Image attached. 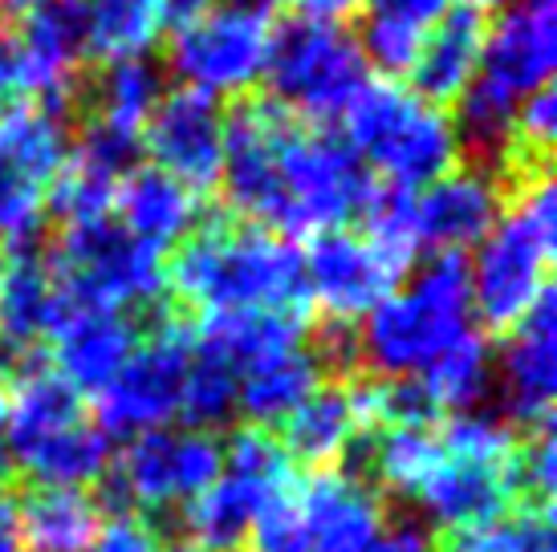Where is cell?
<instances>
[{"label":"cell","mask_w":557,"mask_h":552,"mask_svg":"<svg viewBox=\"0 0 557 552\" xmlns=\"http://www.w3.org/2000/svg\"><path fill=\"white\" fill-rule=\"evenodd\" d=\"M216 184L245 224L285 240L350 228L379 187L346 138L297 123L273 102H240L224 114Z\"/></svg>","instance_id":"obj_1"},{"label":"cell","mask_w":557,"mask_h":552,"mask_svg":"<svg viewBox=\"0 0 557 552\" xmlns=\"http://www.w3.org/2000/svg\"><path fill=\"white\" fill-rule=\"evenodd\" d=\"M168 289L203 317L281 313L301 322L310 309L297 244L245 219H212L191 231L168 264Z\"/></svg>","instance_id":"obj_2"},{"label":"cell","mask_w":557,"mask_h":552,"mask_svg":"<svg viewBox=\"0 0 557 552\" xmlns=\"http://www.w3.org/2000/svg\"><path fill=\"white\" fill-rule=\"evenodd\" d=\"M465 334H472L468 256H428L358 322L355 366L374 374V382L423 378Z\"/></svg>","instance_id":"obj_3"},{"label":"cell","mask_w":557,"mask_h":552,"mask_svg":"<svg viewBox=\"0 0 557 552\" xmlns=\"http://www.w3.org/2000/svg\"><path fill=\"white\" fill-rule=\"evenodd\" d=\"M554 179L549 171H529L505 200L493 231L476 244L468 261L472 317L493 334H509L529 309L549 292L554 268Z\"/></svg>","instance_id":"obj_4"},{"label":"cell","mask_w":557,"mask_h":552,"mask_svg":"<svg viewBox=\"0 0 557 552\" xmlns=\"http://www.w3.org/2000/svg\"><path fill=\"white\" fill-rule=\"evenodd\" d=\"M342 123L346 147L358 154V163L379 187L423 191L440 175L460 167L465 147L456 123L399 81H367V90L350 102Z\"/></svg>","instance_id":"obj_5"},{"label":"cell","mask_w":557,"mask_h":552,"mask_svg":"<svg viewBox=\"0 0 557 552\" xmlns=\"http://www.w3.org/2000/svg\"><path fill=\"white\" fill-rule=\"evenodd\" d=\"M371 81V65L358 37L342 21L294 16L273 33L264 70L269 102L306 126H330L342 118Z\"/></svg>","instance_id":"obj_6"},{"label":"cell","mask_w":557,"mask_h":552,"mask_svg":"<svg viewBox=\"0 0 557 552\" xmlns=\"http://www.w3.org/2000/svg\"><path fill=\"white\" fill-rule=\"evenodd\" d=\"M273 33L269 0H224L216 9L180 16L168 33V70L184 90L212 102H248V93L264 86Z\"/></svg>","instance_id":"obj_7"},{"label":"cell","mask_w":557,"mask_h":552,"mask_svg":"<svg viewBox=\"0 0 557 552\" xmlns=\"http://www.w3.org/2000/svg\"><path fill=\"white\" fill-rule=\"evenodd\" d=\"M49 256L74 305L131 313V309H156L168 292L163 252L135 240L114 215L65 224L62 240Z\"/></svg>","instance_id":"obj_8"},{"label":"cell","mask_w":557,"mask_h":552,"mask_svg":"<svg viewBox=\"0 0 557 552\" xmlns=\"http://www.w3.org/2000/svg\"><path fill=\"white\" fill-rule=\"evenodd\" d=\"M74 135L62 106L16 102L0 114V244H37L49 191L70 159Z\"/></svg>","instance_id":"obj_9"},{"label":"cell","mask_w":557,"mask_h":552,"mask_svg":"<svg viewBox=\"0 0 557 552\" xmlns=\"http://www.w3.org/2000/svg\"><path fill=\"white\" fill-rule=\"evenodd\" d=\"M191 334L171 317H159L139 338L126 366L98 394V430L107 439H139L168 427L184 406Z\"/></svg>","instance_id":"obj_10"},{"label":"cell","mask_w":557,"mask_h":552,"mask_svg":"<svg viewBox=\"0 0 557 552\" xmlns=\"http://www.w3.org/2000/svg\"><path fill=\"white\" fill-rule=\"evenodd\" d=\"M407 264L399 252L383 248L362 228H330L310 240L301 252L310 305L325 313V325L350 329L371 313L379 301L403 285Z\"/></svg>","instance_id":"obj_11"},{"label":"cell","mask_w":557,"mask_h":552,"mask_svg":"<svg viewBox=\"0 0 557 552\" xmlns=\"http://www.w3.org/2000/svg\"><path fill=\"white\" fill-rule=\"evenodd\" d=\"M220 467H224V443L216 435L191 427L147 430L139 439H131L123 460L114 463L135 512L139 507L147 512L143 520L200 500L220 479Z\"/></svg>","instance_id":"obj_12"},{"label":"cell","mask_w":557,"mask_h":552,"mask_svg":"<svg viewBox=\"0 0 557 552\" xmlns=\"http://www.w3.org/2000/svg\"><path fill=\"white\" fill-rule=\"evenodd\" d=\"M500 175L484 163H460L423 191H411V228L416 248L432 256H465L476 248L505 212Z\"/></svg>","instance_id":"obj_13"},{"label":"cell","mask_w":557,"mask_h":552,"mask_svg":"<svg viewBox=\"0 0 557 552\" xmlns=\"http://www.w3.org/2000/svg\"><path fill=\"white\" fill-rule=\"evenodd\" d=\"M557 21L549 4H509L496 21H484L476 81L512 106H525L533 93L554 90Z\"/></svg>","instance_id":"obj_14"},{"label":"cell","mask_w":557,"mask_h":552,"mask_svg":"<svg viewBox=\"0 0 557 552\" xmlns=\"http://www.w3.org/2000/svg\"><path fill=\"white\" fill-rule=\"evenodd\" d=\"M493 386H500V418L512 430L533 435L549 427L557 394L554 289L509 329L500 357H493Z\"/></svg>","instance_id":"obj_15"},{"label":"cell","mask_w":557,"mask_h":552,"mask_svg":"<svg viewBox=\"0 0 557 552\" xmlns=\"http://www.w3.org/2000/svg\"><path fill=\"white\" fill-rule=\"evenodd\" d=\"M139 147H147L151 167L180 179L191 191H208L220 179L224 159V110L196 90H163L159 106L143 126Z\"/></svg>","instance_id":"obj_16"},{"label":"cell","mask_w":557,"mask_h":552,"mask_svg":"<svg viewBox=\"0 0 557 552\" xmlns=\"http://www.w3.org/2000/svg\"><path fill=\"white\" fill-rule=\"evenodd\" d=\"M139 325L131 313L94 305H70L62 325L49 334V369L74 386L78 394H102L114 374L126 366V357L139 346Z\"/></svg>","instance_id":"obj_17"},{"label":"cell","mask_w":557,"mask_h":552,"mask_svg":"<svg viewBox=\"0 0 557 552\" xmlns=\"http://www.w3.org/2000/svg\"><path fill=\"white\" fill-rule=\"evenodd\" d=\"M70 305L49 252L37 244L0 248V346L37 353Z\"/></svg>","instance_id":"obj_18"},{"label":"cell","mask_w":557,"mask_h":552,"mask_svg":"<svg viewBox=\"0 0 557 552\" xmlns=\"http://www.w3.org/2000/svg\"><path fill=\"white\" fill-rule=\"evenodd\" d=\"M16 46L25 70V98L62 106V98L78 81V70L90 62L78 0H46L41 9H33L25 29L16 33Z\"/></svg>","instance_id":"obj_19"},{"label":"cell","mask_w":557,"mask_h":552,"mask_svg":"<svg viewBox=\"0 0 557 552\" xmlns=\"http://www.w3.org/2000/svg\"><path fill=\"white\" fill-rule=\"evenodd\" d=\"M444 451V447H440ZM509 463H484L465 460V455H440L435 472L423 479L416 491V504L432 516L444 532L456 528H480V524H496L512 504L509 479H505Z\"/></svg>","instance_id":"obj_20"},{"label":"cell","mask_w":557,"mask_h":552,"mask_svg":"<svg viewBox=\"0 0 557 552\" xmlns=\"http://www.w3.org/2000/svg\"><path fill=\"white\" fill-rule=\"evenodd\" d=\"M480 46H484V16L472 4H451L448 13L435 21L428 37L419 41L416 62L407 70L411 86L423 102L448 106L460 102L465 90L476 81L480 70Z\"/></svg>","instance_id":"obj_21"},{"label":"cell","mask_w":557,"mask_h":552,"mask_svg":"<svg viewBox=\"0 0 557 552\" xmlns=\"http://www.w3.org/2000/svg\"><path fill=\"white\" fill-rule=\"evenodd\" d=\"M110 212L135 240L156 252H171L200 228V191L156 167H135L123 175Z\"/></svg>","instance_id":"obj_22"},{"label":"cell","mask_w":557,"mask_h":552,"mask_svg":"<svg viewBox=\"0 0 557 552\" xmlns=\"http://www.w3.org/2000/svg\"><path fill=\"white\" fill-rule=\"evenodd\" d=\"M310 552H367L383 528V495L342 472H318L297 495Z\"/></svg>","instance_id":"obj_23"},{"label":"cell","mask_w":557,"mask_h":552,"mask_svg":"<svg viewBox=\"0 0 557 552\" xmlns=\"http://www.w3.org/2000/svg\"><path fill=\"white\" fill-rule=\"evenodd\" d=\"M325 366L313 346L294 341L285 350L269 353L264 362L248 369L236 390V414H245L248 427H281L289 414L322 386Z\"/></svg>","instance_id":"obj_24"},{"label":"cell","mask_w":557,"mask_h":552,"mask_svg":"<svg viewBox=\"0 0 557 552\" xmlns=\"http://www.w3.org/2000/svg\"><path fill=\"white\" fill-rule=\"evenodd\" d=\"M362 430L358 414V394L350 382H322L310 399L301 402L285 423H281L277 443L289 455V463L301 467H330L342 460L346 443Z\"/></svg>","instance_id":"obj_25"},{"label":"cell","mask_w":557,"mask_h":552,"mask_svg":"<svg viewBox=\"0 0 557 552\" xmlns=\"http://www.w3.org/2000/svg\"><path fill=\"white\" fill-rule=\"evenodd\" d=\"M0 418L4 435L13 447L16 463L29 455L33 447L49 443L53 435L86 423V406L74 386H65L53 369H33L29 378L9 386V394H0Z\"/></svg>","instance_id":"obj_26"},{"label":"cell","mask_w":557,"mask_h":552,"mask_svg":"<svg viewBox=\"0 0 557 552\" xmlns=\"http://www.w3.org/2000/svg\"><path fill=\"white\" fill-rule=\"evenodd\" d=\"M159 98H163V74L147 58L110 62L82 93V106H86V123L82 126L107 130V135L126 138V142H139L143 126L151 118V110L159 106Z\"/></svg>","instance_id":"obj_27"},{"label":"cell","mask_w":557,"mask_h":552,"mask_svg":"<svg viewBox=\"0 0 557 552\" xmlns=\"http://www.w3.org/2000/svg\"><path fill=\"white\" fill-rule=\"evenodd\" d=\"M78 9L86 49L102 65L147 58L171 21V0H78Z\"/></svg>","instance_id":"obj_28"},{"label":"cell","mask_w":557,"mask_h":552,"mask_svg":"<svg viewBox=\"0 0 557 552\" xmlns=\"http://www.w3.org/2000/svg\"><path fill=\"white\" fill-rule=\"evenodd\" d=\"M451 4L456 0H367L362 29L355 33L367 65H379L383 74H407L419 41Z\"/></svg>","instance_id":"obj_29"},{"label":"cell","mask_w":557,"mask_h":552,"mask_svg":"<svg viewBox=\"0 0 557 552\" xmlns=\"http://www.w3.org/2000/svg\"><path fill=\"white\" fill-rule=\"evenodd\" d=\"M21 532L33 552H86L98 537V507L78 488H29L21 500Z\"/></svg>","instance_id":"obj_30"},{"label":"cell","mask_w":557,"mask_h":552,"mask_svg":"<svg viewBox=\"0 0 557 552\" xmlns=\"http://www.w3.org/2000/svg\"><path fill=\"white\" fill-rule=\"evenodd\" d=\"M110 467V439L90 423L53 435L49 443L33 447L25 460L16 463V472L37 484V488H86Z\"/></svg>","instance_id":"obj_31"},{"label":"cell","mask_w":557,"mask_h":552,"mask_svg":"<svg viewBox=\"0 0 557 552\" xmlns=\"http://www.w3.org/2000/svg\"><path fill=\"white\" fill-rule=\"evenodd\" d=\"M264 504H269V500H261L248 484L220 472L216 484L203 491L200 500L187 504L184 524H187V532H191V544H200L203 552L245 549L252 516H257Z\"/></svg>","instance_id":"obj_32"},{"label":"cell","mask_w":557,"mask_h":552,"mask_svg":"<svg viewBox=\"0 0 557 552\" xmlns=\"http://www.w3.org/2000/svg\"><path fill=\"white\" fill-rule=\"evenodd\" d=\"M419 382L432 390V399L440 406H456L460 414L476 411L480 402L488 399V386H493V353H488V341L480 338L476 329L465 334L444 357H435L432 369Z\"/></svg>","instance_id":"obj_33"},{"label":"cell","mask_w":557,"mask_h":552,"mask_svg":"<svg viewBox=\"0 0 557 552\" xmlns=\"http://www.w3.org/2000/svg\"><path fill=\"white\" fill-rule=\"evenodd\" d=\"M248 552H310V528L297 504V491H285L252 516L248 528Z\"/></svg>","instance_id":"obj_34"},{"label":"cell","mask_w":557,"mask_h":552,"mask_svg":"<svg viewBox=\"0 0 557 552\" xmlns=\"http://www.w3.org/2000/svg\"><path fill=\"white\" fill-rule=\"evenodd\" d=\"M94 552H159L156 524H147L143 516L110 520L102 537H94Z\"/></svg>","instance_id":"obj_35"},{"label":"cell","mask_w":557,"mask_h":552,"mask_svg":"<svg viewBox=\"0 0 557 552\" xmlns=\"http://www.w3.org/2000/svg\"><path fill=\"white\" fill-rule=\"evenodd\" d=\"M435 552H517L509 524H480V528H456L435 540Z\"/></svg>","instance_id":"obj_36"},{"label":"cell","mask_w":557,"mask_h":552,"mask_svg":"<svg viewBox=\"0 0 557 552\" xmlns=\"http://www.w3.org/2000/svg\"><path fill=\"white\" fill-rule=\"evenodd\" d=\"M25 98V70H21V46H16V29L0 16V114L13 110Z\"/></svg>","instance_id":"obj_37"},{"label":"cell","mask_w":557,"mask_h":552,"mask_svg":"<svg viewBox=\"0 0 557 552\" xmlns=\"http://www.w3.org/2000/svg\"><path fill=\"white\" fill-rule=\"evenodd\" d=\"M512 544L517 552H554V516L549 507H521L509 520Z\"/></svg>","instance_id":"obj_38"},{"label":"cell","mask_w":557,"mask_h":552,"mask_svg":"<svg viewBox=\"0 0 557 552\" xmlns=\"http://www.w3.org/2000/svg\"><path fill=\"white\" fill-rule=\"evenodd\" d=\"M367 552H435V537L416 520V516H399V520H383L379 537Z\"/></svg>","instance_id":"obj_39"},{"label":"cell","mask_w":557,"mask_h":552,"mask_svg":"<svg viewBox=\"0 0 557 552\" xmlns=\"http://www.w3.org/2000/svg\"><path fill=\"white\" fill-rule=\"evenodd\" d=\"M0 552H25V532H21V507L13 491H0Z\"/></svg>","instance_id":"obj_40"},{"label":"cell","mask_w":557,"mask_h":552,"mask_svg":"<svg viewBox=\"0 0 557 552\" xmlns=\"http://www.w3.org/2000/svg\"><path fill=\"white\" fill-rule=\"evenodd\" d=\"M289 4H297V13H301V16H318V21H338V16L362 9L367 0H289Z\"/></svg>","instance_id":"obj_41"},{"label":"cell","mask_w":557,"mask_h":552,"mask_svg":"<svg viewBox=\"0 0 557 552\" xmlns=\"http://www.w3.org/2000/svg\"><path fill=\"white\" fill-rule=\"evenodd\" d=\"M16 479V455L4 435V418H0V491H9V484Z\"/></svg>","instance_id":"obj_42"},{"label":"cell","mask_w":557,"mask_h":552,"mask_svg":"<svg viewBox=\"0 0 557 552\" xmlns=\"http://www.w3.org/2000/svg\"><path fill=\"white\" fill-rule=\"evenodd\" d=\"M224 0H171V13L180 16H191V13H203V9H216Z\"/></svg>","instance_id":"obj_43"},{"label":"cell","mask_w":557,"mask_h":552,"mask_svg":"<svg viewBox=\"0 0 557 552\" xmlns=\"http://www.w3.org/2000/svg\"><path fill=\"white\" fill-rule=\"evenodd\" d=\"M46 0H0V16H13V13H21V16H29L33 9H41Z\"/></svg>","instance_id":"obj_44"},{"label":"cell","mask_w":557,"mask_h":552,"mask_svg":"<svg viewBox=\"0 0 557 552\" xmlns=\"http://www.w3.org/2000/svg\"><path fill=\"white\" fill-rule=\"evenodd\" d=\"M159 552H203L200 544H191V540H171L168 549H159Z\"/></svg>","instance_id":"obj_45"},{"label":"cell","mask_w":557,"mask_h":552,"mask_svg":"<svg viewBox=\"0 0 557 552\" xmlns=\"http://www.w3.org/2000/svg\"><path fill=\"white\" fill-rule=\"evenodd\" d=\"M456 4H472V9H480V4H493V0H456Z\"/></svg>","instance_id":"obj_46"},{"label":"cell","mask_w":557,"mask_h":552,"mask_svg":"<svg viewBox=\"0 0 557 552\" xmlns=\"http://www.w3.org/2000/svg\"><path fill=\"white\" fill-rule=\"evenodd\" d=\"M529 4H549V0H529Z\"/></svg>","instance_id":"obj_47"}]
</instances>
